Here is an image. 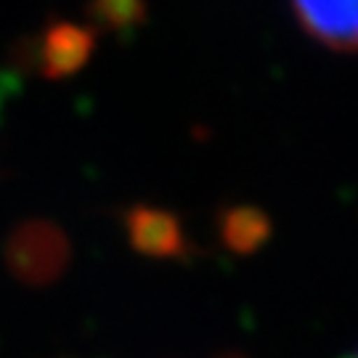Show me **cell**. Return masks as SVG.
Segmentation results:
<instances>
[{"label": "cell", "mask_w": 358, "mask_h": 358, "mask_svg": "<svg viewBox=\"0 0 358 358\" xmlns=\"http://www.w3.org/2000/svg\"><path fill=\"white\" fill-rule=\"evenodd\" d=\"M300 27L327 48L358 53V0H292Z\"/></svg>", "instance_id": "1"}, {"label": "cell", "mask_w": 358, "mask_h": 358, "mask_svg": "<svg viewBox=\"0 0 358 358\" xmlns=\"http://www.w3.org/2000/svg\"><path fill=\"white\" fill-rule=\"evenodd\" d=\"M348 358H358V350H356V353H353V356H348Z\"/></svg>", "instance_id": "2"}]
</instances>
